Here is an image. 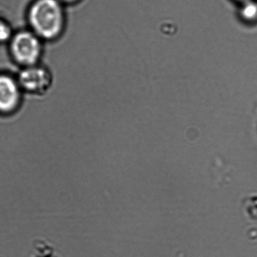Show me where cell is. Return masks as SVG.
Masks as SVG:
<instances>
[{"instance_id":"1","label":"cell","mask_w":257,"mask_h":257,"mask_svg":"<svg viewBox=\"0 0 257 257\" xmlns=\"http://www.w3.org/2000/svg\"><path fill=\"white\" fill-rule=\"evenodd\" d=\"M66 6L60 0H31L26 11L29 29L42 41H55L66 26Z\"/></svg>"},{"instance_id":"2","label":"cell","mask_w":257,"mask_h":257,"mask_svg":"<svg viewBox=\"0 0 257 257\" xmlns=\"http://www.w3.org/2000/svg\"><path fill=\"white\" fill-rule=\"evenodd\" d=\"M9 42L11 56L22 68L39 64L43 54L44 41L31 30L16 32Z\"/></svg>"},{"instance_id":"3","label":"cell","mask_w":257,"mask_h":257,"mask_svg":"<svg viewBox=\"0 0 257 257\" xmlns=\"http://www.w3.org/2000/svg\"><path fill=\"white\" fill-rule=\"evenodd\" d=\"M17 78L24 93L36 95L46 93L53 81L50 70L40 64L22 67Z\"/></svg>"},{"instance_id":"4","label":"cell","mask_w":257,"mask_h":257,"mask_svg":"<svg viewBox=\"0 0 257 257\" xmlns=\"http://www.w3.org/2000/svg\"><path fill=\"white\" fill-rule=\"evenodd\" d=\"M23 93L17 77L0 74V113L16 111L21 105Z\"/></svg>"},{"instance_id":"5","label":"cell","mask_w":257,"mask_h":257,"mask_svg":"<svg viewBox=\"0 0 257 257\" xmlns=\"http://www.w3.org/2000/svg\"><path fill=\"white\" fill-rule=\"evenodd\" d=\"M239 16L241 21L248 24L257 23V2L255 0L241 4L239 10Z\"/></svg>"},{"instance_id":"6","label":"cell","mask_w":257,"mask_h":257,"mask_svg":"<svg viewBox=\"0 0 257 257\" xmlns=\"http://www.w3.org/2000/svg\"><path fill=\"white\" fill-rule=\"evenodd\" d=\"M13 35L11 25L0 17V43L11 41Z\"/></svg>"},{"instance_id":"7","label":"cell","mask_w":257,"mask_h":257,"mask_svg":"<svg viewBox=\"0 0 257 257\" xmlns=\"http://www.w3.org/2000/svg\"><path fill=\"white\" fill-rule=\"evenodd\" d=\"M37 257H56L54 256L53 251L51 247L46 243L39 242L36 247Z\"/></svg>"},{"instance_id":"8","label":"cell","mask_w":257,"mask_h":257,"mask_svg":"<svg viewBox=\"0 0 257 257\" xmlns=\"http://www.w3.org/2000/svg\"><path fill=\"white\" fill-rule=\"evenodd\" d=\"M66 7L74 6L81 3L82 0H60Z\"/></svg>"},{"instance_id":"9","label":"cell","mask_w":257,"mask_h":257,"mask_svg":"<svg viewBox=\"0 0 257 257\" xmlns=\"http://www.w3.org/2000/svg\"><path fill=\"white\" fill-rule=\"evenodd\" d=\"M235 1L239 2V3L242 4L244 2L249 1V0H235Z\"/></svg>"}]
</instances>
